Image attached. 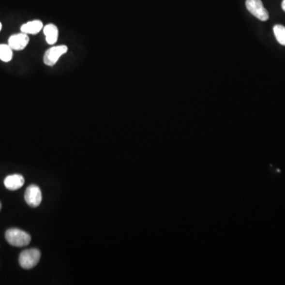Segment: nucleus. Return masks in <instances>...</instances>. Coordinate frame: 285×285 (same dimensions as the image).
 Masks as SVG:
<instances>
[{
  "label": "nucleus",
  "instance_id": "obj_1",
  "mask_svg": "<svg viewBox=\"0 0 285 285\" xmlns=\"http://www.w3.org/2000/svg\"><path fill=\"white\" fill-rule=\"evenodd\" d=\"M5 237L10 245L17 247L27 246L31 241L30 235L17 228L8 229L6 231Z\"/></svg>",
  "mask_w": 285,
  "mask_h": 285
},
{
  "label": "nucleus",
  "instance_id": "obj_2",
  "mask_svg": "<svg viewBox=\"0 0 285 285\" xmlns=\"http://www.w3.org/2000/svg\"><path fill=\"white\" fill-rule=\"evenodd\" d=\"M41 259V252L37 249L22 251L19 256V264L25 270H30L37 266Z\"/></svg>",
  "mask_w": 285,
  "mask_h": 285
},
{
  "label": "nucleus",
  "instance_id": "obj_3",
  "mask_svg": "<svg viewBox=\"0 0 285 285\" xmlns=\"http://www.w3.org/2000/svg\"><path fill=\"white\" fill-rule=\"evenodd\" d=\"M246 7L253 15L262 22L269 19L270 15L268 11L264 7L261 0H246Z\"/></svg>",
  "mask_w": 285,
  "mask_h": 285
},
{
  "label": "nucleus",
  "instance_id": "obj_4",
  "mask_svg": "<svg viewBox=\"0 0 285 285\" xmlns=\"http://www.w3.org/2000/svg\"><path fill=\"white\" fill-rule=\"evenodd\" d=\"M68 52L66 45L53 46L46 51L44 56V63L47 66H53L58 62L60 58Z\"/></svg>",
  "mask_w": 285,
  "mask_h": 285
},
{
  "label": "nucleus",
  "instance_id": "obj_5",
  "mask_svg": "<svg viewBox=\"0 0 285 285\" xmlns=\"http://www.w3.org/2000/svg\"><path fill=\"white\" fill-rule=\"evenodd\" d=\"M25 200L31 207H37L42 203V191L37 185H31L26 189Z\"/></svg>",
  "mask_w": 285,
  "mask_h": 285
},
{
  "label": "nucleus",
  "instance_id": "obj_6",
  "mask_svg": "<svg viewBox=\"0 0 285 285\" xmlns=\"http://www.w3.org/2000/svg\"><path fill=\"white\" fill-rule=\"evenodd\" d=\"M30 42L28 34L21 33L14 34L10 37L8 45L13 50L21 51L26 48Z\"/></svg>",
  "mask_w": 285,
  "mask_h": 285
},
{
  "label": "nucleus",
  "instance_id": "obj_7",
  "mask_svg": "<svg viewBox=\"0 0 285 285\" xmlns=\"http://www.w3.org/2000/svg\"><path fill=\"white\" fill-rule=\"evenodd\" d=\"M25 179L21 174L9 175L4 180V185L9 190H17L24 185Z\"/></svg>",
  "mask_w": 285,
  "mask_h": 285
},
{
  "label": "nucleus",
  "instance_id": "obj_8",
  "mask_svg": "<svg viewBox=\"0 0 285 285\" xmlns=\"http://www.w3.org/2000/svg\"><path fill=\"white\" fill-rule=\"evenodd\" d=\"M44 34L45 36L46 42L48 45H54L58 41L59 31L57 26L53 24L46 25L43 28Z\"/></svg>",
  "mask_w": 285,
  "mask_h": 285
},
{
  "label": "nucleus",
  "instance_id": "obj_9",
  "mask_svg": "<svg viewBox=\"0 0 285 285\" xmlns=\"http://www.w3.org/2000/svg\"><path fill=\"white\" fill-rule=\"evenodd\" d=\"M44 28L43 23L40 20H33L31 22H27L26 24L22 25L21 27L22 33H26V34H37L39 33Z\"/></svg>",
  "mask_w": 285,
  "mask_h": 285
},
{
  "label": "nucleus",
  "instance_id": "obj_10",
  "mask_svg": "<svg viewBox=\"0 0 285 285\" xmlns=\"http://www.w3.org/2000/svg\"><path fill=\"white\" fill-rule=\"evenodd\" d=\"M13 57V49L9 45H0V60L3 62H9Z\"/></svg>",
  "mask_w": 285,
  "mask_h": 285
},
{
  "label": "nucleus",
  "instance_id": "obj_11",
  "mask_svg": "<svg viewBox=\"0 0 285 285\" xmlns=\"http://www.w3.org/2000/svg\"><path fill=\"white\" fill-rule=\"evenodd\" d=\"M275 37L279 43L285 46V27L281 25H276L273 27Z\"/></svg>",
  "mask_w": 285,
  "mask_h": 285
},
{
  "label": "nucleus",
  "instance_id": "obj_12",
  "mask_svg": "<svg viewBox=\"0 0 285 285\" xmlns=\"http://www.w3.org/2000/svg\"><path fill=\"white\" fill-rule=\"evenodd\" d=\"M281 6H282V9H283V11L285 12V0H283V2H282V4H281Z\"/></svg>",
  "mask_w": 285,
  "mask_h": 285
},
{
  "label": "nucleus",
  "instance_id": "obj_13",
  "mask_svg": "<svg viewBox=\"0 0 285 285\" xmlns=\"http://www.w3.org/2000/svg\"><path fill=\"white\" fill-rule=\"evenodd\" d=\"M1 30H2V23L0 22V31H1Z\"/></svg>",
  "mask_w": 285,
  "mask_h": 285
},
{
  "label": "nucleus",
  "instance_id": "obj_14",
  "mask_svg": "<svg viewBox=\"0 0 285 285\" xmlns=\"http://www.w3.org/2000/svg\"><path fill=\"white\" fill-rule=\"evenodd\" d=\"M1 208H2V205H1V203H0V210H1Z\"/></svg>",
  "mask_w": 285,
  "mask_h": 285
}]
</instances>
